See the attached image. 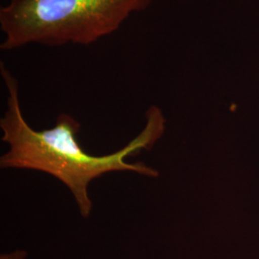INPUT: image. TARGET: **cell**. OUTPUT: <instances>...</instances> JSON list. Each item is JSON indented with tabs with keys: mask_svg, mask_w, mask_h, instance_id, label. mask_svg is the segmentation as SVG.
Masks as SVG:
<instances>
[{
	"mask_svg": "<svg viewBox=\"0 0 259 259\" xmlns=\"http://www.w3.org/2000/svg\"><path fill=\"white\" fill-rule=\"evenodd\" d=\"M0 73L8 91L7 110L0 119L2 140L10 150L0 157V166L30 169L55 177L66 185L78 204L83 218L90 217L93 203L89 185L93 180L113 171H131L150 178H157L158 171L139 161L126 162V157L153 148L165 132L166 119L157 106H151L145 113L146 124L138 137L118 150L96 157L83 151L76 135L81 124L66 113H61L51 129L35 131L23 117L19 101V83L3 62Z\"/></svg>",
	"mask_w": 259,
	"mask_h": 259,
	"instance_id": "1",
	"label": "cell"
},
{
	"mask_svg": "<svg viewBox=\"0 0 259 259\" xmlns=\"http://www.w3.org/2000/svg\"><path fill=\"white\" fill-rule=\"evenodd\" d=\"M154 0H10L0 9V48L91 46Z\"/></svg>",
	"mask_w": 259,
	"mask_h": 259,
	"instance_id": "2",
	"label": "cell"
}]
</instances>
